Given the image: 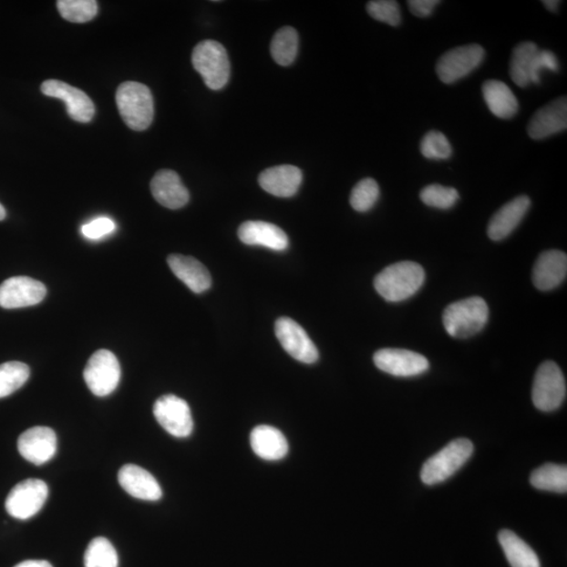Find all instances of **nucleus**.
I'll return each instance as SVG.
<instances>
[{
  "instance_id": "412c9836",
  "label": "nucleus",
  "mask_w": 567,
  "mask_h": 567,
  "mask_svg": "<svg viewBox=\"0 0 567 567\" xmlns=\"http://www.w3.org/2000/svg\"><path fill=\"white\" fill-rule=\"evenodd\" d=\"M303 174L294 165H280L268 169L259 177L261 188L271 195L279 198L294 197L299 191Z\"/></svg>"
},
{
  "instance_id": "f8f14e48",
  "label": "nucleus",
  "mask_w": 567,
  "mask_h": 567,
  "mask_svg": "<svg viewBox=\"0 0 567 567\" xmlns=\"http://www.w3.org/2000/svg\"><path fill=\"white\" fill-rule=\"evenodd\" d=\"M373 361L380 371L397 377L418 376L430 366L424 356L406 349H380Z\"/></svg>"
},
{
  "instance_id": "b1692460",
  "label": "nucleus",
  "mask_w": 567,
  "mask_h": 567,
  "mask_svg": "<svg viewBox=\"0 0 567 567\" xmlns=\"http://www.w3.org/2000/svg\"><path fill=\"white\" fill-rule=\"evenodd\" d=\"M253 452L269 461L281 460L288 453V441L284 434L271 426L255 427L251 435Z\"/></svg>"
},
{
  "instance_id": "9b49d317",
  "label": "nucleus",
  "mask_w": 567,
  "mask_h": 567,
  "mask_svg": "<svg viewBox=\"0 0 567 567\" xmlns=\"http://www.w3.org/2000/svg\"><path fill=\"white\" fill-rule=\"evenodd\" d=\"M274 329L284 350L296 361L314 364L319 359V351L301 325L284 316L276 321Z\"/></svg>"
},
{
  "instance_id": "f03ea898",
  "label": "nucleus",
  "mask_w": 567,
  "mask_h": 567,
  "mask_svg": "<svg viewBox=\"0 0 567 567\" xmlns=\"http://www.w3.org/2000/svg\"><path fill=\"white\" fill-rule=\"evenodd\" d=\"M121 119L133 130H144L154 120L155 108L150 89L136 81L123 82L116 92Z\"/></svg>"
},
{
  "instance_id": "e433bc0d",
  "label": "nucleus",
  "mask_w": 567,
  "mask_h": 567,
  "mask_svg": "<svg viewBox=\"0 0 567 567\" xmlns=\"http://www.w3.org/2000/svg\"><path fill=\"white\" fill-rule=\"evenodd\" d=\"M546 68L552 72H558L559 62L556 55L551 51H539L532 65V71L531 76V83H541V73Z\"/></svg>"
},
{
  "instance_id": "ddd939ff",
  "label": "nucleus",
  "mask_w": 567,
  "mask_h": 567,
  "mask_svg": "<svg viewBox=\"0 0 567 567\" xmlns=\"http://www.w3.org/2000/svg\"><path fill=\"white\" fill-rule=\"evenodd\" d=\"M46 288L29 276H14L0 285V307L17 309L36 306L44 301Z\"/></svg>"
},
{
  "instance_id": "bb28decb",
  "label": "nucleus",
  "mask_w": 567,
  "mask_h": 567,
  "mask_svg": "<svg viewBox=\"0 0 567 567\" xmlns=\"http://www.w3.org/2000/svg\"><path fill=\"white\" fill-rule=\"evenodd\" d=\"M539 47L536 44L527 41L518 45L511 54L510 76L515 85L525 88L531 85L532 65H534Z\"/></svg>"
},
{
  "instance_id": "39448f33",
  "label": "nucleus",
  "mask_w": 567,
  "mask_h": 567,
  "mask_svg": "<svg viewBox=\"0 0 567 567\" xmlns=\"http://www.w3.org/2000/svg\"><path fill=\"white\" fill-rule=\"evenodd\" d=\"M192 66L213 91L223 88L231 77V62L225 47L214 40H204L193 48Z\"/></svg>"
},
{
  "instance_id": "6e6552de",
  "label": "nucleus",
  "mask_w": 567,
  "mask_h": 567,
  "mask_svg": "<svg viewBox=\"0 0 567 567\" xmlns=\"http://www.w3.org/2000/svg\"><path fill=\"white\" fill-rule=\"evenodd\" d=\"M485 57V48L479 45L455 47L439 58L437 73L442 82L452 85L475 71Z\"/></svg>"
},
{
  "instance_id": "4be33fe9",
  "label": "nucleus",
  "mask_w": 567,
  "mask_h": 567,
  "mask_svg": "<svg viewBox=\"0 0 567 567\" xmlns=\"http://www.w3.org/2000/svg\"><path fill=\"white\" fill-rule=\"evenodd\" d=\"M119 480L124 490L137 500L147 501L161 500V487L147 469L135 465L124 466L120 469Z\"/></svg>"
},
{
  "instance_id": "423d86ee",
  "label": "nucleus",
  "mask_w": 567,
  "mask_h": 567,
  "mask_svg": "<svg viewBox=\"0 0 567 567\" xmlns=\"http://www.w3.org/2000/svg\"><path fill=\"white\" fill-rule=\"evenodd\" d=\"M566 397L563 373L554 362H545L539 366L532 385V403L538 410L552 412L559 409Z\"/></svg>"
},
{
  "instance_id": "c9c22d12",
  "label": "nucleus",
  "mask_w": 567,
  "mask_h": 567,
  "mask_svg": "<svg viewBox=\"0 0 567 567\" xmlns=\"http://www.w3.org/2000/svg\"><path fill=\"white\" fill-rule=\"evenodd\" d=\"M366 12L372 18L392 26H397L402 23L400 6L394 0H373L366 4Z\"/></svg>"
},
{
  "instance_id": "20e7f679",
  "label": "nucleus",
  "mask_w": 567,
  "mask_h": 567,
  "mask_svg": "<svg viewBox=\"0 0 567 567\" xmlns=\"http://www.w3.org/2000/svg\"><path fill=\"white\" fill-rule=\"evenodd\" d=\"M474 446L471 440L459 438L449 442L421 469L420 479L427 486L438 485L453 476L471 459Z\"/></svg>"
},
{
  "instance_id": "2f4dec72",
  "label": "nucleus",
  "mask_w": 567,
  "mask_h": 567,
  "mask_svg": "<svg viewBox=\"0 0 567 567\" xmlns=\"http://www.w3.org/2000/svg\"><path fill=\"white\" fill-rule=\"evenodd\" d=\"M57 5L61 17L75 24L88 23L98 13L95 0H58Z\"/></svg>"
},
{
  "instance_id": "c756f323",
  "label": "nucleus",
  "mask_w": 567,
  "mask_h": 567,
  "mask_svg": "<svg viewBox=\"0 0 567 567\" xmlns=\"http://www.w3.org/2000/svg\"><path fill=\"white\" fill-rule=\"evenodd\" d=\"M30 377L29 366L20 362L0 365V398L11 396L27 382Z\"/></svg>"
},
{
  "instance_id": "5701e85b",
  "label": "nucleus",
  "mask_w": 567,
  "mask_h": 567,
  "mask_svg": "<svg viewBox=\"0 0 567 567\" xmlns=\"http://www.w3.org/2000/svg\"><path fill=\"white\" fill-rule=\"evenodd\" d=\"M168 263L171 272L192 293L202 294L211 288V273L201 262L182 254H170Z\"/></svg>"
},
{
  "instance_id": "1a4fd4ad",
  "label": "nucleus",
  "mask_w": 567,
  "mask_h": 567,
  "mask_svg": "<svg viewBox=\"0 0 567 567\" xmlns=\"http://www.w3.org/2000/svg\"><path fill=\"white\" fill-rule=\"evenodd\" d=\"M48 496L44 480L31 479L19 482L6 497L5 510L16 520L26 521L43 509Z\"/></svg>"
},
{
  "instance_id": "2eb2a0df",
  "label": "nucleus",
  "mask_w": 567,
  "mask_h": 567,
  "mask_svg": "<svg viewBox=\"0 0 567 567\" xmlns=\"http://www.w3.org/2000/svg\"><path fill=\"white\" fill-rule=\"evenodd\" d=\"M17 447L26 460L41 466L57 454V437L51 428L34 427L20 435Z\"/></svg>"
},
{
  "instance_id": "dca6fc26",
  "label": "nucleus",
  "mask_w": 567,
  "mask_h": 567,
  "mask_svg": "<svg viewBox=\"0 0 567 567\" xmlns=\"http://www.w3.org/2000/svg\"><path fill=\"white\" fill-rule=\"evenodd\" d=\"M567 128L566 97L552 101L537 110L528 126V134L534 140L546 139Z\"/></svg>"
},
{
  "instance_id": "a19ab883",
  "label": "nucleus",
  "mask_w": 567,
  "mask_h": 567,
  "mask_svg": "<svg viewBox=\"0 0 567 567\" xmlns=\"http://www.w3.org/2000/svg\"><path fill=\"white\" fill-rule=\"evenodd\" d=\"M545 8L551 12L556 13L558 11L560 2L558 0H546V2H542Z\"/></svg>"
},
{
  "instance_id": "4c0bfd02",
  "label": "nucleus",
  "mask_w": 567,
  "mask_h": 567,
  "mask_svg": "<svg viewBox=\"0 0 567 567\" xmlns=\"http://www.w3.org/2000/svg\"><path fill=\"white\" fill-rule=\"evenodd\" d=\"M116 230V224L113 220L102 217L92 221L81 227L83 236L89 240H99L107 237Z\"/></svg>"
},
{
  "instance_id": "58836bf2",
  "label": "nucleus",
  "mask_w": 567,
  "mask_h": 567,
  "mask_svg": "<svg viewBox=\"0 0 567 567\" xmlns=\"http://www.w3.org/2000/svg\"><path fill=\"white\" fill-rule=\"evenodd\" d=\"M407 4L413 15L425 18L432 15L434 9L440 2L438 0H409Z\"/></svg>"
},
{
  "instance_id": "aec40b11",
  "label": "nucleus",
  "mask_w": 567,
  "mask_h": 567,
  "mask_svg": "<svg viewBox=\"0 0 567 567\" xmlns=\"http://www.w3.org/2000/svg\"><path fill=\"white\" fill-rule=\"evenodd\" d=\"M238 236L242 243L263 246L275 252L285 251L289 245L285 232L274 224L263 221H247L239 227Z\"/></svg>"
},
{
  "instance_id": "393cba45",
  "label": "nucleus",
  "mask_w": 567,
  "mask_h": 567,
  "mask_svg": "<svg viewBox=\"0 0 567 567\" xmlns=\"http://www.w3.org/2000/svg\"><path fill=\"white\" fill-rule=\"evenodd\" d=\"M482 94L490 112L498 119H513L520 109V103L514 93L502 81H486L482 86Z\"/></svg>"
},
{
  "instance_id": "ea45409f",
  "label": "nucleus",
  "mask_w": 567,
  "mask_h": 567,
  "mask_svg": "<svg viewBox=\"0 0 567 567\" xmlns=\"http://www.w3.org/2000/svg\"><path fill=\"white\" fill-rule=\"evenodd\" d=\"M14 567H53L50 562H45V560H26V562H20Z\"/></svg>"
},
{
  "instance_id": "7ed1b4c3",
  "label": "nucleus",
  "mask_w": 567,
  "mask_h": 567,
  "mask_svg": "<svg viewBox=\"0 0 567 567\" xmlns=\"http://www.w3.org/2000/svg\"><path fill=\"white\" fill-rule=\"evenodd\" d=\"M488 321V304L479 296L468 297L451 304L442 315L445 329L456 338H468L479 334Z\"/></svg>"
},
{
  "instance_id": "0eeeda50",
  "label": "nucleus",
  "mask_w": 567,
  "mask_h": 567,
  "mask_svg": "<svg viewBox=\"0 0 567 567\" xmlns=\"http://www.w3.org/2000/svg\"><path fill=\"white\" fill-rule=\"evenodd\" d=\"M83 377L94 396H109L120 383L121 368L119 358L109 350L96 351L88 359Z\"/></svg>"
},
{
  "instance_id": "a211bd4d",
  "label": "nucleus",
  "mask_w": 567,
  "mask_h": 567,
  "mask_svg": "<svg viewBox=\"0 0 567 567\" xmlns=\"http://www.w3.org/2000/svg\"><path fill=\"white\" fill-rule=\"evenodd\" d=\"M150 191L156 201L166 209L180 210L190 201V192L174 170H159L151 180Z\"/></svg>"
},
{
  "instance_id": "f257e3e1",
  "label": "nucleus",
  "mask_w": 567,
  "mask_h": 567,
  "mask_svg": "<svg viewBox=\"0 0 567 567\" xmlns=\"http://www.w3.org/2000/svg\"><path fill=\"white\" fill-rule=\"evenodd\" d=\"M426 273L418 263L406 261L386 267L375 279L377 294L386 301L403 302L424 285Z\"/></svg>"
},
{
  "instance_id": "4468645a",
  "label": "nucleus",
  "mask_w": 567,
  "mask_h": 567,
  "mask_svg": "<svg viewBox=\"0 0 567 567\" xmlns=\"http://www.w3.org/2000/svg\"><path fill=\"white\" fill-rule=\"evenodd\" d=\"M40 89L44 95L64 101L67 114L73 120L88 123L93 119L94 103L81 89L55 79L46 80Z\"/></svg>"
},
{
  "instance_id": "f704fd0d",
  "label": "nucleus",
  "mask_w": 567,
  "mask_h": 567,
  "mask_svg": "<svg viewBox=\"0 0 567 567\" xmlns=\"http://www.w3.org/2000/svg\"><path fill=\"white\" fill-rule=\"evenodd\" d=\"M421 154L430 160H448L453 154L451 143L438 130L428 131L420 142Z\"/></svg>"
},
{
  "instance_id": "79ce46f5",
  "label": "nucleus",
  "mask_w": 567,
  "mask_h": 567,
  "mask_svg": "<svg viewBox=\"0 0 567 567\" xmlns=\"http://www.w3.org/2000/svg\"><path fill=\"white\" fill-rule=\"evenodd\" d=\"M6 217V211L5 210V207L0 204V221H4Z\"/></svg>"
},
{
  "instance_id": "9d476101",
  "label": "nucleus",
  "mask_w": 567,
  "mask_h": 567,
  "mask_svg": "<svg viewBox=\"0 0 567 567\" xmlns=\"http://www.w3.org/2000/svg\"><path fill=\"white\" fill-rule=\"evenodd\" d=\"M154 415L159 424L172 437L188 438L193 430L191 407L184 399L172 394L157 399Z\"/></svg>"
},
{
  "instance_id": "c85d7f7f",
  "label": "nucleus",
  "mask_w": 567,
  "mask_h": 567,
  "mask_svg": "<svg viewBox=\"0 0 567 567\" xmlns=\"http://www.w3.org/2000/svg\"><path fill=\"white\" fill-rule=\"evenodd\" d=\"M299 50V36L294 27H282L275 33L271 51L276 64L288 67L294 64Z\"/></svg>"
},
{
  "instance_id": "6ab92c4d",
  "label": "nucleus",
  "mask_w": 567,
  "mask_h": 567,
  "mask_svg": "<svg viewBox=\"0 0 567 567\" xmlns=\"http://www.w3.org/2000/svg\"><path fill=\"white\" fill-rule=\"evenodd\" d=\"M531 199L520 196L503 205L498 211L488 226V236L493 241L507 239L513 232L531 209Z\"/></svg>"
},
{
  "instance_id": "a878e982",
  "label": "nucleus",
  "mask_w": 567,
  "mask_h": 567,
  "mask_svg": "<svg viewBox=\"0 0 567 567\" xmlns=\"http://www.w3.org/2000/svg\"><path fill=\"white\" fill-rule=\"evenodd\" d=\"M498 541L511 567H541V562L531 546L514 531L502 530Z\"/></svg>"
},
{
  "instance_id": "cd10ccee",
  "label": "nucleus",
  "mask_w": 567,
  "mask_h": 567,
  "mask_svg": "<svg viewBox=\"0 0 567 567\" xmlns=\"http://www.w3.org/2000/svg\"><path fill=\"white\" fill-rule=\"evenodd\" d=\"M531 486L548 492L566 493L567 468L566 466L546 463L535 469L531 475Z\"/></svg>"
},
{
  "instance_id": "72a5a7b5",
  "label": "nucleus",
  "mask_w": 567,
  "mask_h": 567,
  "mask_svg": "<svg viewBox=\"0 0 567 567\" xmlns=\"http://www.w3.org/2000/svg\"><path fill=\"white\" fill-rule=\"evenodd\" d=\"M420 200L428 206L438 210H449L458 203L459 193L452 188H447L439 184L426 186L420 191Z\"/></svg>"
},
{
  "instance_id": "f3484780",
  "label": "nucleus",
  "mask_w": 567,
  "mask_h": 567,
  "mask_svg": "<svg viewBox=\"0 0 567 567\" xmlns=\"http://www.w3.org/2000/svg\"><path fill=\"white\" fill-rule=\"evenodd\" d=\"M566 274L567 255L554 249L539 255L532 269V283L541 292H550L562 285Z\"/></svg>"
},
{
  "instance_id": "473e14b6",
  "label": "nucleus",
  "mask_w": 567,
  "mask_h": 567,
  "mask_svg": "<svg viewBox=\"0 0 567 567\" xmlns=\"http://www.w3.org/2000/svg\"><path fill=\"white\" fill-rule=\"evenodd\" d=\"M379 186L375 179L366 178L359 181L351 191L350 204L358 212L369 211L379 198Z\"/></svg>"
},
{
  "instance_id": "7c9ffc66",
  "label": "nucleus",
  "mask_w": 567,
  "mask_h": 567,
  "mask_svg": "<svg viewBox=\"0 0 567 567\" xmlns=\"http://www.w3.org/2000/svg\"><path fill=\"white\" fill-rule=\"evenodd\" d=\"M85 567H119V555L107 538L97 537L88 544Z\"/></svg>"
}]
</instances>
